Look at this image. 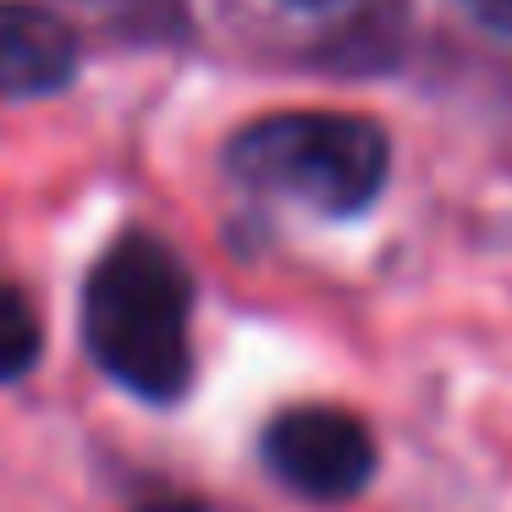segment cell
<instances>
[{
    "label": "cell",
    "instance_id": "7",
    "mask_svg": "<svg viewBox=\"0 0 512 512\" xmlns=\"http://www.w3.org/2000/svg\"><path fill=\"white\" fill-rule=\"evenodd\" d=\"M292 6H331V0H292Z\"/></svg>",
    "mask_w": 512,
    "mask_h": 512
},
{
    "label": "cell",
    "instance_id": "2",
    "mask_svg": "<svg viewBox=\"0 0 512 512\" xmlns=\"http://www.w3.org/2000/svg\"><path fill=\"white\" fill-rule=\"evenodd\" d=\"M226 171L248 193L298 204L325 221H353L386 193L391 138L358 111H276L237 127Z\"/></svg>",
    "mask_w": 512,
    "mask_h": 512
},
{
    "label": "cell",
    "instance_id": "3",
    "mask_svg": "<svg viewBox=\"0 0 512 512\" xmlns=\"http://www.w3.org/2000/svg\"><path fill=\"white\" fill-rule=\"evenodd\" d=\"M265 468L303 501H353L375 479V435L358 413L331 402H303L265 424Z\"/></svg>",
    "mask_w": 512,
    "mask_h": 512
},
{
    "label": "cell",
    "instance_id": "1",
    "mask_svg": "<svg viewBox=\"0 0 512 512\" xmlns=\"http://www.w3.org/2000/svg\"><path fill=\"white\" fill-rule=\"evenodd\" d=\"M83 347L122 391L177 402L193 380V276L160 237L127 232L83 281Z\"/></svg>",
    "mask_w": 512,
    "mask_h": 512
},
{
    "label": "cell",
    "instance_id": "4",
    "mask_svg": "<svg viewBox=\"0 0 512 512\" xmlns=\"http://www.w3.org/2000/svg\"><path fill=\"white\" fill-rule=\"evenodd\" d=\"M78 34L50 6L0 0V100H39L72 83Z\"/></svg>",
    "mask_w": 512,
    "mask_h": 512
},
{
    "label": "cell",
    "instance_id": "6",
    "mask_svg": "<svg viewBox=\"0 0 512 512\" xmlns=\"http://www.w3.org/2000/svg\"><path fill=\"white\" fill-rule=\"evenodd\" d=\"M468 17H474L479 28H490V34L512 39V0H457Z\"/></svg>",
    "mask_w": 512,
    "mask_h": 512
},
{
    "label": "cell",
    "instance_id": "5",
    "mask_svg": "<svg viewBox=\"0 0 512 512\" xmlns=\"http://www.w3.org/2000/svg\"><path fill=\"white\" fill-rule=\"evenodd\" d=\"M39 347H45V336H39L34 303H28L12 281H0V380L28 375V369L39 364Z\"/></svg>",
    "mask_w": 512,
    "mask_h": 512
}]
</instances>
